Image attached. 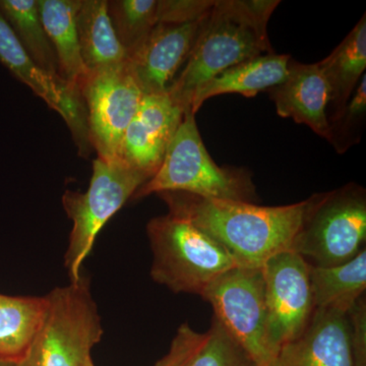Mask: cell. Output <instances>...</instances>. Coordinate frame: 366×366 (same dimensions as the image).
<instances>
[{
    "label": "cell",
    "instance_id": "cell-14",
    "mask_svg": "<svg viewBox=\"0 0 366 366\" xmlns=\"http://www.w3.org/2000/svg\"><path fill=\"white\" fill-rule=\"evenodd\" d=\"M272 366H355L348 315L315 310L305 331L281 347Z\"/></svg>",
    "mask_w": 366,
    "mask_h": 366
},
{
    "label": "cell",
    "instance_id": "cell-17",
    "mask_svg": "<svg viewBox=\"0 0 366 366\" xmlns=\"http://www.w3.org/2000/svg\"><path fill=\"white\" fill-rule=\"evenodd\" d=\"M81 0H38L39 14L57 62L59 78L79 91L88 76L76 30Z\"/></svg>",
    "mask_w": 366,
    "mask_h": 366
},
{
    "label": "cell",
    "instance_id": "cell-13",
    "mask_svg": "<svg viewBox=\"0 0 366 366\" xmlns=\"http://www.w3.org/2000/svg\"><path fill=\"white\" fill-rule=\"evenodd\" d=\"M204 18L180 25L159 24L127 57L129 71L144 95L167 91L178 69L189 59Z\"/></svg>",
    "mask_w": 366,
    "mask_h": 366
},
{
    "label": "cell",
    "instance_id": "cell-1",
    "mask_svg": "<svg viewBox=\"0 0 366 366\" xmlns=\"http://www.w3.org/2000/svg\"><path fill=\"white\" fill-rule=\"evenodd\" d=\"M172 215L196 225L227 250L242 268H262L274 255L291 249L310 197L287 206L204 199L180 192L159 194Z\"/></svg>",
    "mask_w": 366,
    "mask_h": 366
},
{
    "label": "cell",
    "instance_id": "cell-12",
    "mask_svg": "<svg viewBox=\"0 0 366 366\" xmlns=\"http://www.w3.org/2000/svg\"><path fill=\"white\" fill-rule=\"evenodd\" d=\"M183 115L184 110L167 91L144 95L122 137L118 160L151 179L160 168Z\"/></svg>",
    "mask_w": 366,
    "mask_h": 366
},
{
    "label": "cell",
    "instance_id": "cell-24",
    "mask_svg": "<svg viewBox=\"0 0 366 366\" xmlns=\"http://www.w3.org/2000/svg\"><path fill=\"white\" fill-rule=\"evenodd\" d=\"M366 114V76H362L357 88L340 114L330 118L329 143L338 153H344L360 141Z\"/></svg>",
    "mask_w": 366,
    "mask_h": 366
},
{
    "label": "cell",
    "instance_id": "cell-22",
    "mask_svg": "<svg viewBox=\"0 0 366 366\" xmlns=\"http://www.w3.org/2000/svg\"><path fill=\"white\" fill-rule=\"evenodd\" d=\"M0 14L33 61L46 74L61 79L56 55L41 21L38 0H0Z\"/></svg>",
    "mask_w": 366,
    "mask_h": 366
},
{
    "label": "cell",
    "instance_id": "cell-29",
    "mask_svg": "<svg viewBox=\"0 0 366 366\" xmlns=\"http://www.w3.org/2000/svg\"><path fill=\"white\" fill-rule=\"evenodd\" d=\"M0 366H19L16 361L0 360Z\"/></svg>",
    "mask_w": 366,
    "mask_h": 366
},
{
    "label": "cell",
    "instance_id": "cell-18",
    "mask_svg": "<svg viewBox=\"0 0 366 366\" xmlns=\"http://www.w3.org/2000/svg\"><path fill=\"white\" fill-rule=\"evenodd\" d=\"M330 89L327 118L343 112L365 74L366 14L326 59L317 62Z\"/></svg>",
    "mask_w": 366,
    "mask_h": 366
},
{
    "label": "cell",
    "instance_id": "cell-27",
    "mask_svg": "<svg viewBox=\"0 0 366 366\" xmlns=\"http://www.w3.org/2000/svg\"><path fill=\"white\" fill-rule=\"evenodd\" d=\"M207 340L206 333L194 331L189 324L177 330L168 353L154 366H189Z\"/></svg>",
    "mask_w": 366,
    "mask_h": 366
},
{
    "label": "cell",
    "instance_id": "cell-11",
    "mask_svg": "<svg viewBox=\"0 0 366 366\" xmlns=\"http://www.w3.org/2000/svg\"><path fill=\"white\" fill-rule=\"evenodd\" d=\"M0 64L11 74L28 86L51 109L64 118L71 129L79 154L88 157L92 146L89 141L85 104L81 92L66 81L53 78L43 71L14 35L4 16L0 14Z\"/></svg>",
    "mask_w": 366,
    "mask_h": 366
},
{
    "label": "cell",
    "instance_id": "cell-8",
    "mask_svg": "<svg viewBox=\"0 0 366 366\" xmlns=\"http://www.w3.org/2000/svg\"><path fill=\"white\" fill-rule=\"evenodd\" d=\"M212 305L214 319L257 366H272L262 268L236 267L216 279L202 295Z\"/></svg>",
    "mask_w": 366,
    "mask_h": 366
},
{
    "label": "cell",
    "instance_id": "cell-6",
    "mask_svg": "<svg viewBox=\"0 0 366 366\" xmlns=\"http://www.w3.org/2000/svg\"><path fill=\"white\" fill-rule=\"evenodd\" d=\"M365 240V190L351 183L310 197L290 250L310 266H338L360 254Z\"/></svg>",
    "mask_w": 366,
    "mask_h": 366
},
{
    "label": "cell",
    "instance_id": "cell-9",
    "mask_svg": "<svg viewBox=\"0 0 366 366\" xmlns=\"http://www.w3.org/2000/svg\"><path fill=\"white\" fill-rule=\"evenodd\" d=\"M79 92L92 148L97 151L98 158L118 160L122 137L144 97L127 60L119 66L89 71Z\"/></svg>",
    "mask_w": 366,
    "mask_h": 366
},
{
    "label": "cell",
    "instance_id": "cell-4",
    "mask_svg": "<svg viewBox=\"0 0 366 366\" xmlns=\"http://www.w3.org/2000/svg\"><path fill=\"white\" fill-rule=\"evenodd\" d=\"M166 192L245 203H254L257 197L249 171L214 162L197 129L196 114L190 110L184 112L160 168L132 199Z\"/></svg>",
    "mask_w": 366,
    "mask_h": 366
},
{
    "label": "cell",
    "instance_id": "cell-5",
    "mask_svg": "<svg viewBox=\"0 0 366 366\" xmlns=\"http://www.w3.org/2000/svg\"><path fill=\"white\" fill-rule=\"evenodd\" d=\"M147 234L153 252L152 279L172 292L202 296L221 274L238 267L222 245L172 214L152 219Z\"/></svg>",
    "mask_w": 366,
    "mask_h": 366
},
{
    "label": "cell",
    "instance_id": "cell-25",
    "mask_svg": "<svg viewBox=\"0 0 366 366\" xmlns=\"http://www.w3.org/2000/svg\"><path fill=\"white\" fill-rule=\"evenodd\" d=\"M189 366H257L215 319Z\"/></svg>",
    "mask_w": 366,
    "mask_h": 366
},
{
    "label": "cell",
    "instance_id": "cell-28",
    "mask_svg": "<svg viewBox=\"0 0 366 366\" xmlns=\"http://www.w3.org/2000/svg\"><path fill=\"white\" fill-rule=\"evenodd\" d=\"M354 365L366 366V300L360 298L348 312Z\"/></svg>",
    "mask_w": 366,
    "mask_h": 366
},
{
    "label": "cell",
    "instance_id": "cell-26",
    "mask_svg": "<svg viewBox=\"0 0 366 366\" xmlns=\"http://www.w3.org/2000/svg\"><path fill=\"white\" fill-rule=\"evenodd\" d=\"M215 0H158L159 24L180 25L208 16Z\"/></svg>",
    "mask_w": 366,
    "mask_h": 366
},
{
    "label": "cell",
    "instance_id": "cell-3",
    "mask_svg": "<svg viewBox=\"0 0 366 366\" xmlns=\"http://www.w3.org/2000/svg\"><path fill=\"white\" fill-rule=\"evenodd\" d=\"M45 310L19 366H95L92 350L103 336L88 277L45 295Z\"/></svg>",
    "mask_w": 366,
    "mask_h": 366
},
{
    "label": "cell",
    "instance_id": "cell-16",
    "mask_svg": "<svg viewBox=\"0 0 366 366\" xmlns=\"http://www.w3.org/2000/svg\"><path fill=\"white\" fill-rule=\"evenodd\" d=\"M290 60V55L272 53L229 67L194 92L190 110L196 114L208 99L216 96L239 94L249 98L269 91L286 78Z\"/></svg>",
    "mask_w": 366,
    "mask_h": 366
},
{
    "label": "cell",
    "instance_id": "cell-23",
    "mask_svg": "<svg viewBox=\"0 0 366 366\" xmlns=\"http://www.w3.org/2000/svg\"><path fill=\"white\" fill-rule=\"evenodd\" d=\"M107 9L117 39L127 57L159 25L158 0H110Z\"/></svg>",
    "mask_w": 366,
    "mask_h": 366
},
{
    "label": "cell",
    "instance_id": "cell-21",
    "mask_svg": "<svg viewBox=\"0 0 366 366\" xmlns=\"http://www.w3.org/2000/svg\"><path fill=\"white\" fill-rule=\"evenodd\" d=\"M45 305V296L0 295V360H21L39 326Z\"/></svg>",
    "mask_w": 366,
    "mask_h": 366
},
{
    "label": "cell",
    "instance_id": "cell-2",
    "mask_svg": "<svg viewBox=\"0 0 366 366\" xmlns=\"http://www.w3.org/2000/svg\"><path fill=\"white\" fill-rule=\"evenodd\" d=\"M279 4L274 0L215 2L182 74L167 89L184 112L190 110L194 92L209 79L229 67L274 53L267 26Z\"/></svg>",
    "mask_w": 366,
    "mask_h": 366
},
{
    "label": "cell",
    "instance_id": "cell-15",
    "mask_svg": "<svg viewBox=\"0 0 366 366\" xmlns=\"http://www.w3.org/2000/svg\"><path fill=\"white\" fill-rule=\"evenodd\" d=\"M269 93L279 117L307 125L329 142L330 89L317 62L305 64L291 59L287 76Z\"/></svg>",
    "mask_w": 366,
    "mask_h": 366
},
{
    "label": "cell",
    "instance_id": "cell-20",
    "mask_svg": "<svg viewBox=\"0 0 366 366\" xmlns=\"http://www.w3.org/2000/svg\"><path fill=\"white\" fill-rule=\"evenodd\" d=\"M310 284L315 310L348 314L365 293V247L352 259L338 266H310Z\"/></svg>",
    "mask_w": 366,
    "mask_h": 366
},
{
    "label": "cell",
    "instance_id": "cell-7",
    "mask_svg": "<svg viewBox=\"0 0 366 366\" xmlns=\"http://www.w3.org/2000/svg\"><path fill=\"white\" fill-rule=\"evenodd\" d=\"M148 180V177L120 160L97 158L93 162L88 189L85 192L66 190L62 204L71 220L72 229L64 266L71 282L78 281L83 276L84 262L105 224Z\"/></svg>",
    "mask_w": 366,
    "mask_h": 366
},
{
    "label": "cell",
    "instance_id": "cell-10",
    "mask_svg": "<svg viewBox=\"0 0 366 366\" xmlns=\"http://www.w3.org/2000/svg\"><path fill=\"white\" fill-rule=\"evenodd\" d=\"M269 346L278 354L307 327L315 307L310 284V264L287 250L274 255L262 268Z\"/></svg>",
    "mask_w": 366,
    "mask_h": 366
},
{
    "label": "cell",
    "instance_id": "cell-19",
    "mask_svg": "<svg viewBox=\"0 0 366 366\" xmlns=\"http://www.w3.org/2000/svg\"><path fill=\"white\" fill-rule=\"evenodd\" d=\"M76 30L81 59L89 71L119 66L127 60L108 14L107 0H81Z\"/></svg>",
    "mask_w": 366,
    "mask_h": 366
}]
</instances>
